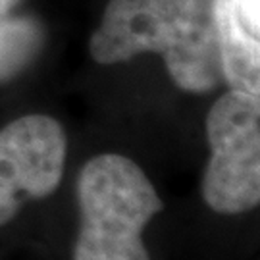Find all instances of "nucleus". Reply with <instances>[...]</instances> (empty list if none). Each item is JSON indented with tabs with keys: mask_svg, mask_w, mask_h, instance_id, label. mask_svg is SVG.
Instances as JSON below:
<instances>
[{
	"mask_svg": "<svg viewBox=\"0 0 260 260\" xmlns=\"http://www.w3.org/2000/svg\"><path fill=\"white\" fill-rule=\"evenodd\" d=\"M89 50L104 66L162 54L172 81L187 93H208L223 81L214 0H110Z\"/></svg>",
	"mask_w": 260,
	"mask_h": 260,
	"instance_id": "1",
	"label": "nucleus"
},
{
	"mask_svg": "<svg viewBox=\"0 0 260 260\" xmlns=\"http://www.w3.org/2000/svg\"><path fill=\"white\" fill-rule=\"evenodd\" d=\"M77 201L74 260H150L143 232L162 201L139 164L116 152L93 156L77 177Z\"/></svg>",
	"mask_w": 260,
	"mask_h": 260,
	"instance_id": "2",
	"label": "nucleus"
},
{
	"mask_svg": "<svg viewBox=\"0 0 260 260\" xmlns=\"http://www.w3.org/2000/svg\"><path fill=\"white\" fill-rule=\"evenodd\" d=\"M210 158L205 203L218 214H243L260 203V94L230 89L206 116Z\"/></svg>",
	"mask_w": 260,
	"mask_h": 260,
	"instance_id": "3",
	"label": "nucleus"
},
{
	"mask_svg": "<svg viewBox=\"0 0 260 260\" xmlns=\"http://www.w3.org/2000/svg\"><path fill=\"white\" fill-rule=\"evenodd\" d=\"M66 154V131L50 116H21L0 129V225L14 220L27 199L54 193Z\"/></svg>",
	"mask_w": 260,
	"mask_h": 260,
	"instance_id": "4",
	"label": "nucleus"
},
{
	"mask_svg": "<svg viewBox=\"0 0 260 260\" xmlns=\"http://www.w3.org/2000/svg\"><path fill=\"white\" fill-rule=\"evenodd\" d=\"M223 81L260 94V0H214Z\"/></svg>",
	"mask_w": 260,
	"mask_h": 260,
	"instance_id": "5",
	"label": "nucleus"
},
{
	"mask_svg": "<svg viewBox=\"0 0 260 260\" xmlns=\"http://www.w3.org/2000/svg\"><path fill=\"white\" fill-rule=\"evenodd\" d=\"M21 0H0V83L16 77L37 56L41 27L35 19L14 16Z\"/></svg>",
	"mask_w": 260,
	"mask_h": 260,
	"instance_id": "6",
	"label": "nucleus"
}]
</instances>
